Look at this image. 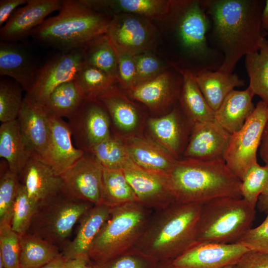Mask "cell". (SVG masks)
Masks as SVG:
<instances>
[{
	"label": "cell",
	"instance_id": "obj_1",
	"mask_svg": "<svg viewBox=\"0 0 268 268\" xmlns=\"http://www.w3.org/2000/svg\"><path fill=\"white\" fill-rule=\"evenodd\" d=\"M213 22V32L224 55L219 70L231 73L240 59L259 51L268 41L262 30V2L214 0L203 2Z\"/></svg>",
	"mask_w": 268,
	"mask_h": 268
},
{
	"label": "cell",
	"instance_id": "obj_2",
	"mask_svg": "<svg viewBox=\"0 0 268 268\" xmlns=\"http://www.w3.org/2000/svg\"><path fill=\"white\" fill-rule=\"evenodd\" d=\"M201 205L175 202L154 211L134 248L157 263L172 261L196 242Z\"/></svg>",
	"mask_w": 268,
	"mask_h": 268
},
{
	"label": "cell",
	"instance_id": "obj_3",
	"mask_svg": "<svg viewBox=\"0 0 268 268\" xmlns=\"http://www.w3.org/2000/svg\"><path fill=\"white\" fill-rule=\"evenodd\" d=\"M170 176L178 203L202 204L221 198H242L241 180L224 159H178Z\"/></svg>",
	"mask_w": 268,
	"mask_h": 268
},
{
	"label": "cell",
	"instance_id": "obj_4",
	"mask_svg": "<svg viewBox=\"0 0 268 268\" xmlns=\"http://www.w3.org/2000/svg\"><path fill=\"white\" fill-rule=\"evenodd\" d=\"M112 18L81 0H62L58 14L46 18L30 36L42 44L67 52L83 48L106 33Z\"/></svg>",
	"mask_w": 268,
	"mask_h": 268
},
{
	"label": "cell",
	"instance_id": "obj_5",
	"mask_svg": "<svg viewBox=\"0 0 268 268\" xmlns=\"http://www.w3.org/2000/svg\"><path fill=\"white\" fill-rule=\"evenodd\" d=\"M153 212L138 201L112 208L109 217L91 245L90 259L100 264L134 248Z\"/></svg>",
	"mask_w": 268,
	"mask_h": 268
},
{
	"label": "cell",
	"instance_id": "obj_6",
	"mask_svg": "<svg viewBox=\"0 0 268 268\" xmlns=\"http://www.w3.org/2000/svg\"><path fill=\"white\" fill-rule=\"evenodd\" d=\"M255 208L243 198H221L202 204L196 241L239 243L252 228Z\"/></svg>",
	"mask_w": 268,
	"mask_h": 268
},
{
	"label": "cell",
	"instance_id": "obj_7",
	"mask_svg": "<svg viewBox=\"0 0 268 268\" xmlns=\"http://www.w3.org/2000/svg\"><path fill=\"white\" fill-rule=\"evenodd\" d=\"M93 205L63 193L48 198L37 203L27 233L63 249L74 225Z\"/></svg>",
	"mask_w": 268,
	"mask_h": 268
},
{
	"label": "cell",
	"instance_id": "obj_8",
	"mask_svg": "<svg viewBox=\"0 0 268 268\" xmlns=\"http://www.w3.org/2000/svg\"><path fill=\"white\" fill-rule=\"evenodd\" d=\"M268 119V106L262 100L255 106L243 127L231 134L224 160L241 181L257 162V151Z\"/></svg>",
	"mask_w": 268,
	"mask_h": 268
},
{
	"label": "cell",
	"instance_id": "obj_9",
	"mask_svg": "<svg viewBox=\"0 0 268 268\" xmlns=\"http://www.w3.org/2000/svg\"><path fill=\"white\" fill-rule=\"evenodd\" d=\"M84 64V48L62 52L40 67L24 98L32 106L43 108L54 90L74 80Z\"/></svg>",
	"mask_w": 268,
	"mask_h": 268
},
{
	"label": "cell",
	"instance_id": "obj_10",
	"mask_svg": "<svg viewBox=\"0 0 268 268\" xmlns=\"http://www.w3.org/2000/svg\"><path fill=\"white\" fill-rule=\"evenodd\" d=\"M138 202L156 211L176 202L170 175L142 168L131 160L123 169Z\"/></svg>",
	"mask_w": 268,
	"mask_h": 268
},
{
	"label": "cell",
	"instance_id": "obj_11",
	"mask_svg": "<svg viewBox=\"0 0 268 268\" xmlns=\"http://www.w3.org/2000/svg\"><path fill=\"white\" fill-rule=\"evenodd\" d=\"M68 121L75 146L84 152L111 135L110 116L100 101L85 99Z\"/></svg>",
	"mask_w": 268,
	"mask_h": 268
},
{
	"label": "cell",
	"instance_id": "obj_12",
	"mask_svg": "<svg viewBox=\"0 0 268 268\" xmlns=\"http://www.w3.org/2000/svg\"><path fill=\"white\" fill-rule=\"evenodd\" d=\"M106 34L116 49L133 56L148 52L155 36L150 20L125 13L112 16Z\"/></svg>",
	"mask_w": 268,
	"mask_h": 268
},
{
	"label": "cell",
	"instance_id": "obj_13",
	"mask_svg": "<svg viewBox=\"0 0 268 268\" xmlns=\"http://www.w3.org/2000/svg\"><path fill=\"white\" fill-rule=\"evenodd\" d=\"M249 250L240 243L196 241L171 262L174 268H224L234 266Z\"/></svg>",
	"mask_w": 268,
	"mask_h": 268
},
{
	"label": "cell",
	"instance_id": "obj_14",
	"mask_svg": "<svg viewBox=\"0 0 268 268\" xmlns=\"http://www.w3.org/2000/svg\"><path fill=\"white\" fill-rule=\"evenodd\" d=\"M103 168L93 159L83 156L61 175L62 193L93 205L102 203Z\"/></svg>",
	"mask_w": 268,
	"mask_h": 268
},
{
	"label": "cell",
	"instance_id": "obj_15",
	"mask_svg": "<svg viewBox=\"0 0 268 268\" xmlns=\"http://www.w3.org/2000/svg\"><path fill=\"white\" fill-rule=\"evenodd\" d=\"M62 0H28L1 27L0 41L17 42L30 36L51 13L59 10Z\"/></svg>",
	"mask_w": 268,
	"mask_h": 268
},
{
	"label": "cell",
	"instance_id": "obj_16",
	"mask_svg": "<svg viewBox=\"0 0 268 268\" xmlns=\"http://www.w3.org/2000/svg\"><path fill=\"white\" fill-rule=\"evenodd\" d=\"M230 135L215 120L195 125L184 156L201 160L224 159Z\"/></svg>",
	"mask_w": 268,
	"mask_h": 268
},
{
	"label": "cell",
	"instance_id": "obj_17",
	"mask_svg": "<svg viewBox=\"0 0 268 268\" xmlns=\"http://www.w3.org/2000/svg\"><path fill=\"white\" fill-rule=\"evenodd\" d=\"M177 32L184 48L196 56H202L208 51L206 34L209 21L199 0H182Z\"/></svg>",
	"mask_w": 268,
	"mask_h": 268
},
{
	"label": "cell",
	"instance_id": "obj_18",
	"mask_svg": "<svg viewBox=\"0 0 268 268\" xmlns=\"http://www.w3.org/2000/svg\"><path fill=\"white\" fill-rule=\"evenodd\" d=\"M182 77L168 69L133 88L127 94L154 111L163 110L179 98Z\"/></svg>",
	"mask_w": 268,
	"mask_h": 268
},
{
	"label": "cell",
	"instance_id": "obj_19",
	"mask_svg": "<svg viewBox=\"0 0 268 268\" xmlns=\"http://www.w3.org/2000/svg\"><path fill=\"white\" fill-rule=\"evenodd\" d=\"M25 148L31 157L45 162L50 137L49 116L43 108L24 100L18 118Z\"/></svg>",
	"mask_w": 268,
	"mask_h": 268
},
{
	"label": "cell",
	"instance_id": "obj_20",
	"mask_svg": "<svg viewBox=\"0 0 268 268\" xmlns=\"http://www.w3.org/2000/svg\"><path fill=\"white\" fill-rule=\"evenodd\" d=\"M48 116L50 137L45 162L61 175L81 158L84 152L73 145L68 123L62 118Z\"/></svg>",
	"mask_w": 268,
	"mask_h": 268
},
{
	"label": "cell",
	"instance_id": "obj_21",
	"mask_svg": "<svg viewBox=\"0 0 268 268\" xmlns=\"http://www.w3.org/2000/svg\"><path fill=\"white\" fill-rule=\"evenodd\" d=\"M28 196L38 202L62 193V180L48 164L31 157L19 175Z\"/></svg>",
	"mask_w": 268,
	"mask_h": 268
},
{
	"label": "cell",
	"instance_id": "obj_22",
	"mask_svg": "<svg viewBox=\"0 0 268 268\" xmlns=\"http://www.w3.org/2000/svg\"><path fill=\"white\" fill-rule=\"evenodd\" d=\"M91 9L111 17L130 13L151 20L170 14L178 0H81Z\"/></svg>",
	"mask_w": 268,
	"mask_h": 268
},
{
	"label": "cell",
	"instance_id": "obj_23",
	"mask_svg": "<svg viewBox=\"0 0 268 268\" xmlns=\"http://www.w3.org/2000/svg\"><path fill=\"white\" fill-rule=\"evenodd\" d=\"M39 67L29 51L17 42H0V74L11 78L26 92L32 85Z\"/></svg>",
	"mask_w": 268,
	"mask_h": 268
},
{
	"label": "cell",
	"instance_id": "obj_24",
	"mask_svg": "<svg viewBox=\"0 0 268 268\" xmlns=\"http://www.w3.org/2000/svg\"><path fill=\"white\" fill-rule=\"evenodd\" d=\"M120 137L133 161L145 169L170 175L178 160L154 140L133 134Z\"/></svg>",
	"mask_w": 268,
	"mask_h": 268
},
{
	"label": "cell",
	"instance_id": "obj_25",
	"mask_svg": "<svg viewBox=\"0 0 268 268\" xmlns=\"http://www.w3.org/2000/svg\"><path fill=\"white\" fill-rule=\"evenodd\" d=\"M111 208L104 203L94 205L81 217L74 238L62 249L67 259L89 257L91 245L109 217Z\"/></svg>",
	"mask_w": 268,
	"mask_h": 268
},
{
	"label": "cell",
	"instance_id": "obj_26",
	"mask_svg": "<svg viewBox=\"0 0 268 268\" xmlns=\"http://www.w3.org/2000/svg\"><path fill=\"white\" fill-rule=\"evenodd\" d=\"M171 65L182 76V84L179 100L182 110L192 127L196 124L213 121L214 111L209 106L195 78V74L188 69Z\"/></svg>",
	"mask_w": 268,
	"mask_h": 268
},
{
	"label": "cell",
	"instance_id": "obj_27",
	"mask_svg": "<svg viewBox=\"0 0 268 268\" xmlns=\"http://www.w3.org/2000/svg\"><path fill=\"white\" fill-rule=\"evenodd\" d=\"M254 95L249 86L244 90H232L214 112L215 120L230 134L239 131L255 109Z\"/></svg>",
	"mask_w": 268,
	"mask_h": 268
},
{
	"label": "cell",
	"instance_id": "obj_28",
	"mask_svg": "<svg viewBox=\"0 0 268 268\" xmlns=\"http://www.w3.org/2000/svg\"><path fill=\"white\" fill-rule=\"evenodd\" d=\"M195 78L206 102L214 112L235 87L244 85V81L237 75L219 70H201L195 74Z\"/></svg>",
	"mask_w": 268,
	"mask_h": 268
},
{
	"label": "cell",
	"instance_id": "obj_29",
	"mask_svg": "<svg viewBox=\"0 0 268 268\" xmlns=\"http://www.w3.org/2000/svg\"><path fill=\"white\" fill-rule=\"evenodd\" d=\"M154 141L179 159L183 147L184 131L178 112L175 109L160 117L147 122Z\"/></svg>",
	"mask_w": 268,
	"mask_h": 268
},
{
	"label": "cell",
	"instance_id": "obj_30",
	"mask_svg": "<svg viewBox=\"0 0 268 268\" xmlns=\"http://www.w3.org/2000/svg\"><path fill=\"white\" fill-rule=\"evenodd\" d=\"M0 157L19 176L31 157L24 144L18 119L0 125Z\"/></svg>",
	"mask_w": 268,
	"mask_h": 268
},
{
	"label": "cell",
	"instance_id": "obj_31",
	"mask_svg": "<svg viewBox=\"0 0 268 268\" xmlns=\"http://www.w3.org/2000/svg\"><path fill=\"white\" fill-rule=\"evenodd\" d=\"M85 100L82 91L73 80L56 88L43 109L48 115L68 119L77 112Z\"/></svg>",
	"mask_w": 268,
	"mask_h": 268
},
{
	"label": "cell",
	"instance_id": "obj_32",
	"mask_svg": "<svg viewBox=\"0 0 268 268\" xmlns=\"http://www.w3.org/2000/svg\"><path fill=\"white\" fill-rule=\"evenodd\" d=\"M100 101L119 129L129 133L137 127L139 121V110L121 89H117Z\"/></svg>",
	"mask_w": 268,
	"mask_h": 268
},
{
	"label": "cell",
	"instance_id": "obj_33",
	"mask_svg": "<svg viewBox=\"0 0 268 268\" xmlns=\"http://www.w3.org/2000/svg\"><path fill=\"white\" fill-rule=\"evenodd\" d=\"M74 81L87 100L100 101L120 88L117 80L99 69L85 64Z\"/></svg>",
	"mask_w": 268,
	"mask_h": 268
},
{
	"label": "cell",
	"instance_id": "obj_34",
	"mask_svg": "<svg viewBox=\"0 0 268 268\" xmlns=\"http://www.w3.org/2000/svg\"><path fill=\"white\" fill-rule=\"evenodd\" d=\"M20 240L22 268H40L61 253L58 246L33 234L20 235Z\"/></svg>",
	"mask_w": 268,
	"mask_h": 268
},
{
	"label": "cell",
	"instance_id": "obj_35",
	"mask_svg": "<svg viewBox=\"0 0 268 268\" xmlns=\"http://www.w3.org/2000/svg\"><path fill=\"white\" fill-rule=\"evenodd\" d=\"M83 48L84 64L99 69L118 81L117 51L106 33L91 40Z\"/></svg>",
	"mask_w": 268,
	"mask_h": 268
},
{
	"label": "cell",
	"instance_id": "obj_36",
	"mask_svg": "<svg viewBox=\"0 0 268 268\" xmlns=\"http://www.w3.org/2000/svg\"><path fill=\"white\" fill-rule=\"evenodd\" d=\"M138 201L123 169L103 168L102 203L113 208Z\"/></svg>",
	"mask_w": 268,
	"mask_h": 268
},
{
	"label": "cell",
	"instance_id": "obj_37",
	"mask_svg": "<svg viewBox=\"0 0 268 268\" xmlns=\"http://www.w3.org/2000/svg\"><path fill=\"white\" fill-rule=\"evenodd\" d=\"M84 153L104 169H123L132 160L118 135H111Z\"/></svg>",
	"mask_w": 268,
	"mask_h": 268
},
{
	"label": "cell",
	"instance_id": "obj_38",
	"mask_svg": "<svg viewBox=\"0 0 268 268\" xmlns=\"http://www.w3.org/2000/svg\"><path fill=\"white\" fill-rule=\"evenodd\" d=\"M245 67L249 76V87L268 106V42L258 51L248 54Z\"/></svg>",
	"mask_w": 268,
	"mask_h": 268
},
{
	"label": "cell",
	"instance_id": "obj_39",
	"mask_svg": "<svg viewBox=\"0 0 268 268\" xmlns=\"http://www.w3.org/2000/svg\"><path fill=\"white\" fill-rule=\"evenodd\" d=\"M22 87L13 79L1 76L0 79V121L1 123L18 119L24 97Z\"/></svg>",
	"mask_w": 268,
	"mask_h": 268
},
{
	"label": "cell",
	"instance_id": "obj_40",
	"mask_svg": "<svg viewBox=\"0 0 268 268\" xmlns=\"http://www.w3.org/2000/svg\"><path fill=\"white\" fill-rule=\"evenodd\" d=\"M268 191V165H254L241 181L242 198L254 207L260 196Z\"/></svg>",
	"mask_w": 268,
	"mask_h": 268
},
{
	"label": "cell",
	"instance_id": "obj_41",
	"mask_svg": "<svg viewBox=\"0 0 268 268\" xmlns=\"http://www.w3.org/2000/svg\"><path fill=\"white\" fill-rule=\"evenodd\" d=\"M21 185L19 176L9 170H2L0 179V224H10L14 204Z\"/></svg>",
	"mask_w": 268,
	"mask_h": 268
},
{
	"label": "cell",
	"instance_id": "obj_42",
	"mask_svg": "<svg viewBox=\"0 0 268 268\" xmlns=\"http://www.w3.org/2000/svg\"><path fill=\"white\" fill-rule=\"evenodd\" d=\"M37 204L28 196L21 183L14 204L10 223L13 230L19 235L28 231Z\"/></svg>",
	"mask_w": 268,
	"mask_h": 268
},
{
	"label": "cell",
	"instance_id": "obj_43",
	"mask_svg": "<svg viewBox=\"0 0 268 268\" xmlns=\"http://www.w3.org/2000/svg\"><path fill=\"white\" fill-rule=\"evenodd\" d=\"M20 235L12 229L10 224H0V256L5 268L20 266Z\"/></svg>",
	"mask_w": 268,
	"mask_h": 268
},
{
	"label": "cell",
	"instance_id": "obj_44",
	"mask_svg": "<svg viewBox=\"0 0 268 268\" xmlns=\"http://www.w3.org/2000/svg\"><path fill=\"white\" fill-rule=\"evenodd\" d=\"M158 263L134 248L100 264L95 268H155Z\"/></svg>",
	"mask_w": 268,
	"mask_h": 268
},
{
	"label": "cell",
	"instance_id": "obj_45",
	"mask_svg": "<svg viewBox=\"0 0 268 268\" xmlns=\"http://www.w3.org/2000/svg\"><path fill=\"white\" fill-rule=\"evenodd\" d=\"M134 58L136 66L135 86L154 78L166 70L162 62L149 52L134 56Z\"/></svg>",
	"mask_w": 268,
	"mask_h": 268
},
{
	"label": "cell",
	"instance_id": "obj_46",
	"mask_svg": "<svg viewBox=\"0 0 268 268\" xmlns=\"http://www.w3.org/2000/svg\"><path fill=\"white\" fill-rule=\"evenodd\" d=\"M116 51L118 80L120 87L127 94L136 85L135 60L134 56L117 49Z\"/></svg>",
	"mask_w": 268,
	"mask_h": 268
},
{
	"label": "cell",
	"instance_id": "obj_47",
	"mask_svg": "<svg viewBox=\"0 0 268 268\" xmlns=\"http://www.w3.org/2000/svg\"><path fill=\"white\" fill-rule=\"evenodd\" d=\"M263 222L250 229L241 238V243L249 250L268 253V212Z\"/></svg>",
	"mask_w": 268,
	"mask_h": 268
},
{
	"label": "cell",
	"instance_id": "obj_48",
	"mask_svg": "<svg viewBox=\"0 0 268 268\" xmlns=\"http://www.w3.org/2000/svg\"><path fill=\"white\" fill-rule=\"evenodd\" d=\"M232 268H268V253L249 250Z\"/></svg>",
	"mask_w": 268,
	"mask_h": 268
},
{
	"label": "cell",
	"instance_id": "obj_49",
	"mask_svg": "<svg viewBox=\"0 0 268 268\" xmlns=\"http://www.w3.org/2000/svg\"><path fill=\"white\" fill-rule=\"evenodd\" d=\"M28 0H0V26L2 27L9 19L14 11L27 2Z\"/></svg>",
	"mask_w": 268,
	"mask_h": 268
},
{
	"label": "cell",
	"instance_id": "obj_50",
	"mask_svg": "<svg viewBox=\"0 0 268 268\" xmlns=\"http://www.w3.org/2000/svg\"><path fill=\"white\" fill-rule=\"evenodd\" d=\"M67 268H95V265L89 257H78L67 259Z\"/></svg>",
	"mask_w": 268,
	"mask_h": 268
},
{
	"label": "cell",
	"instance_id": "obj_51",
	"mask_svg": "<svg viewBox=\"0 0 268 268\" xmlns=\"http://www.w3.org/2000/svg\"><path fill=\"white\" fill-rule=\"evenodd\" d=\"M259 154L265 164L268 165V119L263 130L259 147Z\"/></svg>",
	"mask_w": 268,
	"mask_h": 268
},
{
	"label": "cell",
	"instance_id": "obj_52",
	"mask_svg": "<svg viewBox=\"0 0 268 268\" xmlns=\"http://www.w3.org/2000/svg\"><path fill=\"white\" fill-rule=\"evenodd\" d=\"M67 259L61 253L40 268H67Z\"/></svg>",
	"mask_w": 268,
	"mask_h": 268
},
{
	"label": "cell",
	"instance_id": "obj_53",
	"mask_svg": "<svg viewBox=\"0 0 268 268\" xmlns=\"http://www.w3.org/2000/svg\"><path fill=\"white\" fill-rule=\"evenodd\" d=\"M256 206L260 211L266 213L268 212V191L260 196Z\"/></svg>",
	"mask_w": 268,
	"mask_h": 268
},
{
	"label": "cell",
	"instance_id": "obj_54",
	"mask_svg": "<svg viewBox=\"0 0 268 268\" xmlns=\"http://www.w3.org/2000/svg\"><path fill=\"white\" fill-rule=\"evenodd\" d=\"M262 29L268 32V0L265 2L261 16Z\"/></svg>",
	"mask_w": 268,
	"mask_h": 268
},
{
	"label": "cell",
	"instance_id": "obj_55",
	"mask_svg": "<svg viewBox=\"0 0 268 268\" xmlns=\"http://www.w3.org/2000/svg\"><path fill=\"white\" fill-rule=\"evenodd\" d=\"M155 268H174L171 261L162 262L158 263Z\"/></svg>",
	"mask_w": 268,
	"mask_h": 268
},
{
	"label": "cell",
	"instance_id": "obj_56",
	"mask_svg": "<svg viewBox=\"0 0 268 268\" xmlns=\"http://www.w3.org/2000/svg\"><path fill=\"white\" fill-rule=\"evenodd\" d=\"M233 266H228V267H225L224 268H232Z\"/></svg>",
	"mask_w": 268,
	"mask_h": 268
},
{
	"label": "cell",
	"instance_id": "obj_57",
	"mask_svg": "<svg viewBox=\"0 0 268 268\" xmlns=\"http://www.w3.org/2000/svg\"><path fill=\"white\" fill-rule=\"evenodd\" d=\"M16 268H22L20 266H19V267H17Z\"/></svg>",
	"mask_w": 268,
	"mask_h": 268
},
{
	"label": "cell",
	"instance_id": "obj_58",
	"mask_svg": "<svg viewBox=\"0 0 268 268\" xmlns=\"http://www.w3.org/2000/svg\"></svg>",
	"mask_w": 268,
	"mask_h": 268
}]
</instances>
